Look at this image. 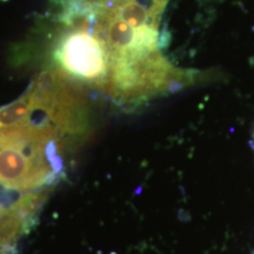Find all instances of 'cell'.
I'll return each mask as SVG.
<instances>
[{
  "label": "cell",
  "mask_w": 254,
  "mask_h": 254,
  "mask_svg": "<svg viewBox=\"0 0 254 254\" xmlns=\"http://www.w3.org/2000/svg\"><path fill=\"white\" fill-rule=\"evenodd\" d=\"M57 59L66 72L101 87L109 73V56L103 41L78 28L64 38Z\"/></svg>",
  "instance_id": "cell-1"
}]
</instances>
